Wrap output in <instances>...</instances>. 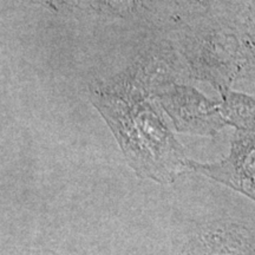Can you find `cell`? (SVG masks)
Instances as JSON below:
<instances>
[{
  "label": "cell",
  "mask_w": 255,
  "mask_h": 255,
  "mask_svg": "<svg viewBox=\"0 0 255 255\" xmlns=\"http://www.w3.org/2000/svg\"><path fill=\"white\" fill-rule=\"evenodd\" d=\"M95 104L109 123L137 176L170 184L190 170L182 145L150 101L137 89L126 85L97 92Z\"/></svg>",
  "instance_id": "obj_1"
},
{
  "label": "cell",
  "mask_w": 255,
  "mask_h": 255,
  "mask_svg": "<svg viewBox=\"0 0 255 255\" xmlns=\"http://www.w3.org/2000/svg\"><path fill=\"white\" fill-rule=\"evenodd\" d=\"M189 169L206 175L255 202V128L237 129L229 154L214 163L188 161Z\"/></svg>",
  "instance_id": "obj_2"
},
{
  "label": "cell",
  "mask_w": 255,
  "mask_h": 255,
  "mask_svg": "<svg viewBox=\"0 0 255 255\" xmlns=\"http://www.w3.org/2000/svg\"><path fill=\"white\" fill-rule=\"evenodd\" d=\"M180 255H255V233L237 222H213L190 235Z\"/></svg>",
  "instance_id": "obj_3"
},
{
  "label": "cell",
  "mask_w": 255,
  "mask_h": 255,
  "mask_svg": "<svg viewBox=\"0 0 255 255\" xmlns=\"http://www.w3.org/2000/svg\"><path fill=\"white\" fill-rule=\"evenodd\" d=\"M159 97L180 131L209 135L213 129L225 124L221 108L195 90L175 88L159 94Z\"/></svg>",
  "instance_id": "obj_4"
}]
</instances>
